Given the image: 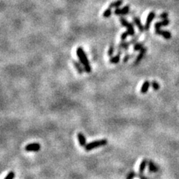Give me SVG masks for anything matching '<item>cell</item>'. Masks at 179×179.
Wrapping results in <instances>:
<instances>
[{
	"label": "cell",
	"instance_id": "cell-1",
	"mask_svg": "<svg viewBox=\"0 0 179 179\" xmlns=\"http://www.w3.org/2000/svg\"><path fill=\"white\" fill-rule=\"evenodd\" d=\"M76 54L78 58H79L81 63L83 66L84 70L87 73H90L91 72V66H90V64L87 59V57L86 55V53L84 52V50L83 49V48L79 46L76 49Z\"/></svg>",
	"mask_w": 179,
	"mask_h": 179
},
{
	"label": "cell",
	"instance_id": "cell-2",
	"mask_svg": "<svg viewBox=\"0 0 179 179\" xmlns=\"http://www.w3.org/2000/svg\"><path fill=\"white\" fill-rule=\"evenodd\" d=\"M107 143H108V141L106 139L97 140H94V141H92L90 143H87V146L84 148H85V150L87 151H92L93 149H95L96 148L106 146Z\"/></svg>",
	"mask_w": 179,
	"mask_h": 179
},
{
	"label": "cell",
	"instance_id": "cell-3",
	"mask_svg": "<svg viewBox=\"0 0 179 179\" xmlns=\"http://www.w3.org/2000/svg\"><path fill=\"white\" fill-rule=\"evenodd\" d=\"M119 21L122 24V25H123L124 27H126L127 28V31L129 32V34L130 36H134V34H135V31H134V25L129 23L127 19H125L124 17H121L119 19Z\"/></svg>",
	"mask_w": 179,
	"mask_h": 179
},
{
	"label": "cell",
	"instance_id": "cell-4",
	"mask_svg": "<svg viewBox=\"0 0 179 179\" xmlns=\"http://www.w3.org/2000/svg\"><path fill=\"white\" fill-rule=\"evenodd\" d=\"M155 17H156V13L155 11H151L148 14L147 18H146V24L144 25V26H145V31L149 30L151 23L153 21V19L155 18Z\"/></svg>",
	"mask_w": 179,
	"mask_h": 179
},
{
	"label": "cell",
	"instance_id": "cell-5",
	"mask_svg": "<svg viewBox=\"0 0 179 179\" xmlns=\"http://www.w3.org/2000/svg\"><path fill=\"white\" fill-rule=\"evenodd\" d=\"M40 145L38 143H29L25 146V150L26 151H38L40 150Z\"/></svg>",
	"mask_w": 179,
	"mask_h": 179
},
{
	"label": "cell",
	"instance_id": "cell-6",
	"mask_svg": "<svg viewBox=\"0 0 179 179\" xmlns=\"http://www.w3.org/2000/svg\"><path fill=\"white\" fill-rule=\"evenodd\" d=\"M130 11V5H127L122 8H116L114 11V14L116 15H125L128 14Z\"/></svg>",
	"mask_w": 179,
	"mask_h": 179
},
{
	"label": "cell",
	"instance_id": "cell-7",
	"mask_svg": "<svg viewBox=\"0 0 179 179\" xmlns=\"http://www.w3.org/2000/svg\"><path fill=\"white\" fill-rule=\"evenodd\" d=\"M77 137H78V143H79V145L81 147H85L87 146V140H86V137L85 135L79 132L77 134Z\"/></svg>",
	"mask_w": 179,
	"mask_h": 179
},
{
	"label": "cell",
	"instance_id": "cell-8",
	"mask_svg": "<svg viewBox=\"0 0 179 179\" xmlns=\"http://www.w3.org/2000/svg\"><path fill=\"white\" fill-rule=\"evenodd\" d=\"M146 51H147V48L144 46L143 49L140 50V53L138 54V55L137 56V58L135 59V61H134V64H138L142 60V59L144 58V56H145V54L146 53Z\"/></svg>",
	"mask_w": 179,
	"mask_h": 179
},
{
	"label": "cell",
	"instance_id": "cell-9",
	"mask_svg": "<svg viewBox=\"0 0 179 179\" xmlns=\"http://www.w3.org/2000/svg\"><path fill=\"white\" fill-rule=\"evenodd\" d=\"M155 33L157 34H159V35L162 36L163 37H164L165 39H170L172 37V34L168 31H163V30H161V29H156L155 30Z\"/></svg>",
	"mask_w": 179,
	"mask_h": 179
},
{
	"label": "cell",
	"instance_id": "cell-10",
	"mask_svg": "<svg viewBox=\"0 0 179 179\" xmlns=\"http://www.w3.org/2000/svg\"><path fill=\"white\" fill-rule=\"evenodd\" d=\"M133 20H134V24L137 25V27L138 28V29L140 30V32H143V31H145V26H144V25L142 24V23H141V21H140V17H134L133 18Z\"/></svg>",
	"mask_w": 179,
	"mask_h": 179
},
{
	"label": "cell",
	"instance_id": "cell-11",
	"mask_svg": "<svg viewBox=\"0 0 179 179\" xmlns=\"http://www.w3.org/2000/svg\"><path fill=\"white\" fill-rule=\"evenodd\" d=\"M150 86H151V82L149 81H144L143 84L141 86V88H140L141 93H143V94L146 93L148 92V90H149Z\"/></svg>",
	"mask_w": 179,
	"mask_h": 179
},
{
	"label": "cell",
	"instance_id": "cell-12",
	"mask_svg": "<svg viewBox=\"0 0 179 179\" xmlns=\"http://www.w3.org/2000/svg\"><path fill=\"white\" fill-rule=\"evenodd\" d=\"M169 24V20L168 19H163L162 21L160 22H157L155 24V29H161V27L163 26H167Z\"/></svg>",
	"mask_w": 179,
	"mask_h": 179
},
{
	"label": "cell",
	"instance_id": "cell-13",
	"mask_svg": "<svg viewBox=\"0 0 179 179\" xmlns=\"http://www.w3.org/2000/svg\"><path fill=\"white\" fill-rule=\"evenodd\" d=\"M72 64H73L74 67L75 68V70H77V72H78L79 74H82V73H84V72H85L84 67H82V66H81V64L78 63V61L73 60H72Z\"/></svg>",
	"mask_w": 179,
	"mask_h": 179
},
{
	"label": "cell",
	"instance_id": "cell-14",
	"mask_svg": "<svg viewBox=\"0 0 179 179\" xmlns=\"http://www.w3.org/2000/svg\"><path fill=\"white\" fill-rule=\"evenodd\" d=\"M130 43L129 41L128 42H126V41H124L122 40V42L120 43L119 45H118V48L117 49H124V50H128V47L130 46Z\"/></svg>",
	"mask_w": 179,
	"mask_h": 179
},
{
	"label": "cell",
	"instance_id": "cell-15",
	"mask_svg": "<svg viewBox=\"0 0 179 179\" xmlns=\"http://www.w3.org/2000/svg\"><path fill=\"white\" fill-rule=\"evenodd\" d=\"M148 165H149V170L150 172H153V173H155V172H157L158 170L157 166V165L155 163H153L152 161H149Z\"/></svg>",
	"mask_w": 179,
	"mask_h": 179
},
{
	"label": "cell",
	"instance_id": "cell-16",
	"mask_svg": "<svg viewBox=\"0 0 179 179\" xmlns=\"http://www.w3.org/2000/svg\"><path fill=\"white\" fill-rule=\"evenodd\" d=\"M147 163H148V161L146 159H143L140 164V167H139V172L140 173H143L144 171H145L146 167H147Z\"/></svg>",
	"mask_w": 179,
	"mask_h": 179
},
{
	"label": "cell",
	"instance_id": "cell-17",
	"mask_svg": "<svg viewBox=\"0 0 179 179\" xmlns=\"http://www.w3.org/2000/svg\"><path fill=\"white\" fill-rule=\"evenodd\" d=\"M123 3V0H117V1H115L112 3L110 4L109 8H119V6H121Z\"/></svg>",
	"mask_w": 179,
	"mask_h": 179
},
{
	"label": "cell",
	"instance_id": "cell-18",
	"mask_svg": "<svg viewBox=\"0 0 179 179\" xmlns=\"http://www.w3.org/2000/svg\"><path fill=\"white\" fill-rule=\"evenodd\" d=\"M120 60V55L119 54H116V55L115 56H113V57H111V58H110L109 61L111 64H118Z\"/></svg>",
	"mask_w": 179,
	"mask_h": 179
},
{
	"label": "cell",
	"instance_id": "cell-19",
	"mask_svg": "<svg viewBox=\"0 0 179 179\" xmlns=\"http://www.w3.org/2000/svg\"><path fill=\"white\" fill-rule=\"evenodd\" d=\"M144 44H145V43L143 42H139V43H137L134 44V51H139V50H141L144 47Z\"/></svg>",
	"mask_w": 179,
	"mask_h": 179
},
{
	"label": "cell",
	"instance_id": "cell-20",
	"mask_svg": "<svg viewBox=\"0 0 179 179\" xmlns=\"http://www.w3.org/2000/svg\"><path fill=\"white\" fill-rule=\"evenodd\" d=\"M114 52H115V46L113 43H112L111 46H110L109 49H108V51H107V55L109 57H113V54H114Z\"/></svg>",
	"mask_w": 179,
	"mask_h": 179
},
{
	"label": "cell",
	"instance_id": "cell-21",
	"mask_svg": "<svg viewBox=\"0 0 179 179\" xmlns=\"http://www.w3.org/2000/svg\"><path fill=\"white\" fill-rule=\"evenodd\" d=\"M111 14H112L111 8H107L104 12H103L102 16H103V17H105V18H107V17H109L110 16H111Z\"/></svg>",
	"mask_w": 179,
	"mask_h": 179
},
{
	"label": "cell",
	"instance_id": "cell-22",
	"mask_svg": "<svg viewBox=\"0 0 179 179\" xmlns=\"http://www.w3.org/2000/svg\"><path fill=\"white\" fill-rule=\"evenodd\" d=\"M151 86L153 88L154 90H159V88H160L159 84H158L156 81H153L152 82H151Z\"/></svg>",
	"mask_w": 179,
	"mask_h": 179
},
{
	"label": "cell",
	"instance_id": "cell-23",
	"mask_svg": "<svg viewBox=\"0 0 179 179\" xmlns=\"http://www.w3.org/2000/svg\"><path fill=\"white\" fill-rule=\"evenodd\" d=\"M139 37H140L139 34H137V35L134 36L133 38H131V40H129L130 44H135V43H137V40H138V39H139Z\"/></svg>",
	"mask_w": 179,
	"mask_h": 179
},
{
	"label": "cell",
	"instance_id": "cell-24",
	"mask_svg": "<svg viewBox=\"0 0 179 179\" xmlns=\"http://www.w3.org/2000/svg\"><path fill=\"white\" fill-rule=\"evenodd\" d=\"M14 177H15L14 172L11 171V172H9L8 174L6 175V177L4 179H13V178H14Z\"/></svg>",
	"mask_w": 179,
	"mask_h": 179
},
{
	"label": "cell",
	"instance_id": "cell-25",
	"mask_svg": "<svg viewBox=\"0 0 179 179\" xmlns=\"http://www.w3.org/2000/svg\"><path fill=\"white\" fill-rule=\"evenodd\" d=\"M128 36H130L129 32H128V31H125L124 33L122 34V35H121V37H120V38H121L122 40H125V39H126Z\"/></svg>",
	"mask_w": 179,
	"mask_h": 179
},
{
	"label": "cell",
	"instance_id": "cell-26",
	"mask_svg": "<svg viewBox=\"0 0 179 179\" xmlns=\"http://www.w3.org/2000/svg\"><path fill=\"white\" fill-rule=\"evenodd\" d=\"M169 17V13H167V12H163V13H161V14L159 15V17L161 19H167Z\"/></svg>",
	"mask_w": 179,
	"mask_h": 179
},
{
	"label": "cell",
	"instance_id": "cell-27",
	"mask_svg": "<svg viewBox=\"0 0 179 179\" xmlns=\"http://www.w3.org/2000/svg\"><path fill=\"white\" fill-rule=\"evenodd\" d=\"M130 58H131V55H130V54H125V55L124 56L122 60H123L124 63H126V62H128V60Z\"/></svg>",
	"mask_w": 179,
	"mask_h": 179
}]
</instances>
